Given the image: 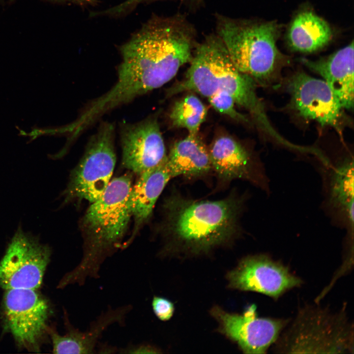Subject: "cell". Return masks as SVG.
Instances as JSON below:
<instances>
[{"label":"cell","instance_id":"cell-1","mask_svg":"<svg viewBox=\"0 0 354 354\" xmlns=\"http://www.w3.org/2000/svg\"><path fill=\"white\" fill-rule=\"evenodd\" d=\"M194 39L180 17L150 20L121 47L117 80L102 95L104 103L115 109L168 83L190 62Z\"/></svg>","mask_w":354,"mask_h":354},{"label":"cell","instance_id":"cell-2","mask_svg":"<svg viewBox=\"0 0 354 354\" xmlns=\"http://www.w3.org/2000/svg\"><path fill=\"white\" fill-rule=\"evenodd\" d=\"M244 203V196L197 201L173 194L163 204L162 229L168 245L200 254L228 243L240 232Z\"/></svg>","mask_w":354,"mask_h":354},{"label":"cell","instance_id":"cell-3","mask_svg":"<svg viewBox=\"0 0 354 354\" xmlns=\"http://www.w3.org/2000/svg\"><path fill=\"white\" fill-rule=\"evenodd\" d=\"M132 177L125 174L110 181L102 195L91 203L83 220L85 239L82 258L59 285L83 286L98 279L105 261L117 249L132 216L129 198Z\"/></svg>","mask_w":354,"mask_h":354},{"label":"cell","instance_id":"cell-4","mask_svg":"<svg viewBox=\"0 0 354 354\" xmlns=\"http://www.w3.org/2000/svg\"><path fill=\"white\" fill-rule=\"evenodd\" d=\"M190 62L184 78L168 90V96L191 91L208 98L218 92H226L251 114L263 131L269 136L276 132L257 95L255 81L237 69L218 36H209L198 45Z\"/></svg>","mask_w":354,"mask_h":354},{"label":"cell","instance_id":"cell-5","mask_svg":"<svg viewBox=\"0 0 354 354\" xmlns=\"http://www.w3.org/2000/svg\"><path fill=\"white\" fill-rule=\"evenodd\" d=\"M346 305L337 311L305 304L270 348L279 354H354V324Z\"/></svg>","mask_w":354,"mask_h":354},{"label":"cell","instance_id":"cell-6","mask_svg":"<svg viewBox=\"0 0 354 354\" xmlns=\"http://www.w3.org/2000/svg\"><path fill=\"white\" fill-rule=\"evenodd\" d=\"M280 27L275 21L254 22L220 17L218 37L235 67L255 82L271 83L286 61L276 42Z\"/></svg>","mask_w":354,"mask_h":354},{"label":"cell","instance_id":"cell-7","mask_svg":"<svg viewBox=\"0 0 354 354\" xmlns=\"http://www.w3.org/2000/svg\"><path fill=\"white\" fill-rule=\"evenodd\" d=\"M115 139L114 124L101 122L71 174L63 194L64 203L77 199L92 203L102 195L111 181L116 163Z\"/></svg>","mask_w":354,"mask_h":354},{"label":"cell","instance_id":"cell-8","mask_svg":"<svg viewBox=\"0 0 354 354\" xmlns=\"http://www.w3.org/2000/svg\"><path fill=\"white\" fill-rule=\"evenodd\" d=\"M50 248L19 225L0 262V286L5 290H36L42 283Z\"/></svg>","mask_w":354,"mask_h":354},{"label":"cell","instance_id":"cell-9","mask_svg":"<svg viewBox=\"0 0 354 354\" xmlns=\"http://www.w3.org/2000/svg\"><path fill=\"white\" fill-rule=\"evenodd\" d=\"M34 289L6 290L3 312L6 326L19 346L36 352L49 332L50 307Z\"/></svg>","mask_w":354,"mask_h":354},{"label":"cell","instance_id":"cell-10","mask_svg":"<svg viewBox=\"0 0 354 354\" xmlns=\"http://www.w3.org/2000/svg\"><path fill=\"white\" fill-rule=\"evenodd\" d=\"M210 314L216 320L218 330L245 354H266L290 321L289 318L259 317L251 305L242 314L227 312L214 306Z\"/></svg>","mask_w":354,"mask_h":354},{"label":"cell","instance_id":"cell-11","mask_svg":"<svg viewBox=\"0 0 354 354\" xmlns=\"http://www.w3.org/2000/svg\"><path fill=\"white\" fill-rule=\"evenodd\" d=\"M227 276L233 289L260 293L274 300L303 283L288 266L264 253L243 258Z\"/></svg>","mask_w":354,"mask_h":354},{"label":"cell","instance_id":"cell-12","mask_svg":"<svg viewBox=\"0 0 354 354\" xmlns=\"http://www.w3.org/2000/svg\"><path fill=\"white\" fill-rule=\"evenodd\" d=\"M287 89L291 106L306 119L314 120L322 126L338 131L347 121L345 109L324 80L298 72L289 80Z\"/></svg>","mask_w":354,"mask_h":354},{"label":"cell","instance_id":"cell-13","mask_svg":"<svg viewBox=\"0 0 354 354\" xmlns=\"http://www.w3.org/2000/svg\"><path fill=\"white\" fill-rule=\"evenodd\" d=\"M120 138L122 165L138 175L167 159L165 145L156 117L121 124Z\"/></svg>","mask_w":354,"mask_h":354},{"label":"cell","instance_id":"cell-14","mask_svg":"<svg viewBox=\"0 0 354 354\" xmlns=\"http://www.w3.org/2000/svg\"><path fill=\"white\" fill-rule=\"evenodd\" d=\"M208 151L212 169L220 178L228 181L246 180L267 194L270 193L266 169L235 139L228 136L220 137L213 142Z\"/></svg>","mask_w":354,"mask_h":354},{"label":"cell","instance_id":"cell-15","mask_svg":"<svg viewBox=\"0 0 354 354\" xmlns=\"http://www.w3.org/2000/svg\"><path fill=\"white\" fill-rule=\"evenodd\" d=\"M323 163L326 167L322 170L326 211L348 233L353 234V160L348 159L332 165L327 158Z\"/></svg>","mask_w":354,"mask_h":354},{"label":"cell","instance_id":"cell-16","mask_svg":"<svg viewBox=\"0 0 354 354\" xmlns=\"http://www.w3.org/2000/svg\"><path fill=\"white\" fill-rule=\"evenodd\" d=\"M132 308L130 304L115 308L109 307L91 322L89 326L85 331H81L72 325L66 317L65 323L67 332L64 335H60L49 329L53 353H96L98 341L103 333L109 326L115 324H123L126 316Z\"/></svg>","mask_w":354,"mask_h":354},{"label":"cell","instance_id":"cell-17","mask_svg":"<svg viewBox=\"0 0 354 354\" xmlns=\"http://www.w3.org/2000/svg\"><path fill=\"white\" fill-rule=\"evenodd\" d=\"M306 67L324 79L344 109L354 106V41L325 58L301 59Z\"/></svg>","mask_w":354,"mask_h":354},{"label":"cell","instance_id":"cell-18","mask_svg":"<svg viewBox=\"0 0 354 354\" xmlns=\"http://www.w3.org/2000/svg\"><path fill=\"white\" fill-rule=\"evenodd\" d=\"M333 37L329 24L310 9L298 12L286 35L288 47L295 52L312 53L325 47Z\"/></svg>","mask_w":354,"mask_h":354},{"label":"cell","instance_id":"cell-19","mask_svg":"<svg viewBox=\"0 0 354 354\" xmlns=\"http://www.w3.org/2000/svg\"><path fill=\"white\" fill-rule=\"evenodd\" d=\"M166 162L142 173L132 185L129 202L135 230L149 219L157 199L172 178Z\"/></svg>","mask_w":354,"mask_h":354},{"label":"cell","instance_id":"cell-20","mask_svg":"<svg viewBox=\"0 0 354 354\" xmlns=\"http://www.w3.org/2000/svg\"><path fill=\"white\" fill-rule=\"evenodd\" d=\"M166 163L172 178L200 177L212 169L208 149L198 134H188L175 143L167 154Z\"/></svg>","mask_w":354,"mask_h":354},{"label":"cell","instance_id":"cell-21","mask_svg":"<svg viewBox=\"0 0 354 354\" xmlns=\"http://www.w3.org/2000/svg\"><path fill=\"white\" fill-rule=\"evenodd\" d=\"M207 113L206 106L195 95L189 94L177 101L170 114L173 127L183 128L190 135H197Z\"/></svg>","mask_w":354,"mask_h":354},{"label":"cell","instance_id":"cell-22","mask_svg":"<svg viewBox=\"0 0 354 354\" xmlns=\"http://www.w3.org/2000/svg\"><path fill=\"white\" fill-rule=\"evenodd\" d=\"M207 98L209 103L216 111L236 120L248 122L244 116L236 110L235 100L228 93L218 92Z\"/></svg>","mask_w":354,"mask_h":354},{"label":"cell","instance_id":"cell-23","mask_svg":"<svg viewBox=\"0 0 354 354\" xmlns=\"http://www.w3.org/2000/svg\"><path fill=\"white\" fill-rule=\"evenodd\" d=\"M151 305L154 314L161 321H168L174 314V304L166 298L154 296L152 300Z\"/></svg>","mask_w":354,"mask_h":354},{"label":"cell","instance_id":"cell-24","mask_svg":"<svg viewBox=\"0 0 354 354\" xmlns=\"http://www.w3.org/2000/svg\"><path fill=\"white\" fill-rule=\"evenodd\" d=\"M146 0H126L122 3L109 8L103 12V14L106 15H118L121 14L129 10L139 3Z\"/></svg>","mask_w":354,"mask_h":354},{"label":"cell","instance_id":"cell-25","mask_svg":"<svg viewBox=\"0 0 354 354\" xmlns=\"http://www.w3.org/2000/svg\"><path fill=\"white\" fill-rule=\"evenodd\" d=\"M120 353L122 354H147L158 353V349L153 346L147 344H140L129 345L125 348L120 349Z\"/></svg>","mask_w":354,"mask_h":354},{"label":"cell","instance_id":"cell-26","mask_svg":"<svg viewBox=\"0 0 354 354\" xmlns=\"http://www.w3.org/2000/svg\"><path fill=\"white\" fill-rule=\"evenodd\" d=\"M118 352L116 347L105 344L100 346L97 352L98 353H116Z\"/></svg>","mask_w":354,"mask_h":354},{"label":"cell","instance_id":"cell-27","mask_svg":"<svg viewBox=\"0 0 354 354\" xmlns=\"http://www.w3.org/2000/svg\"><path fill=\"white\" fill-rule=\"evenodd\" d=\"M81 5H90L95 3V0H67Z\"/></svg>","mask_w":354,"mask_h":354}]
</instances>
